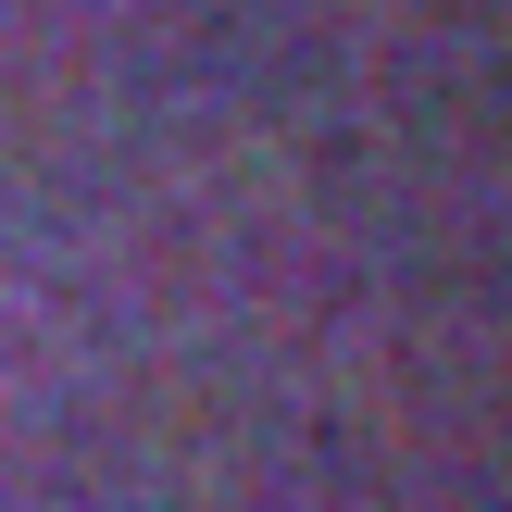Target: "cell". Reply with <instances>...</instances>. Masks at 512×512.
<instances>
[{
    "label": "cell",
    "instance_id": "1",
    "mask_svg": "<svg viewBox=\"0 0 512 512\" xmlns=\"http://www.w3.org/2000/svg\"><path fill=\"white\" fill-rule=\"evenodd\" d=\"M50 413H63V325L0 275V463H25L50 438Z\"/></svg>",
    "mask_w": 512,
    "mask_h": 512
}]
</instances>
